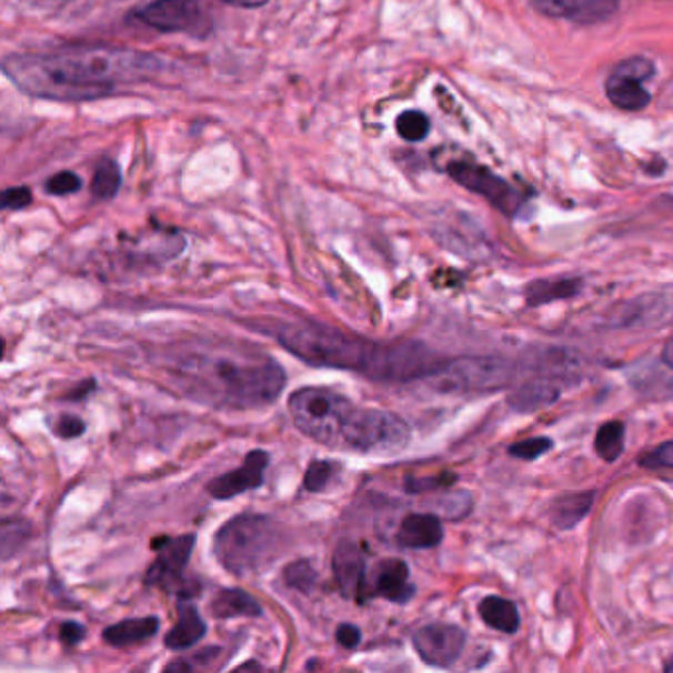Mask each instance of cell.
<instances>
[{"label":"cell","mask_w":673,"mask_h":673,"mask_svg":"<svg viewBox=\"0 0 673 673\" xmlns=\"http://www.w3.org/2000/svg\"><path fill=\"white\" fill-rule=\"evenodd\" d=\"M167 373L187 398L222 409L271 405L287 383L281 363L255 348L230 342H188L167 355Z\"/></svg>","instance_id":"cell-1"},{"label":"cell","mask_w":673,"mask_h":673,"mask_svg":"<svg viewBox=\"0 0 673 673\" xmlns=\"http://www.w3.org/2000/svg\"><path fill=\"white\" fill-rule=\"evenodd\" d=\"M151 53L109 46H73L48 53H12L2 60L4 76L28 96L53 101L107 98L121 83L159 70Z\"/></svg>","instance_id":"cell-2"},{"label":"cell","mask_w":673,"mask_h":673,"mask_svg":"<svg viewBox=\"0 0 673 673\" xmlns=\"http://www.w3.org/2000/svg\"><path fill=\"white\" fill-rule=\"evenodd\" d=\"M265 334L275 338L302 362L354 372L375 381L429 380L444 365V360L419 342L380 344L319 322H281L267 329Z\"/></svg>","instance_id":"cell-3"},{"label":"cell","mask_w":673,"mask_h":673,"mask_svg":"<svg viewBox=\"0 0 673 673\" xmlns=\"http://www.w3.org/2000/svg\"><path fill=\"white\" fill-rule=\"evenodd\" d=\"M294 425L312 441L360 454H398L411 441L401 416L383 409L355 408L354 401L329 388H304L289 398Z\"/></svg>","instance_id":"cell-4"},{"label":"cell","mask_w":673,"mask_h":673,"mask_svg":"<svg viewBox=\"0 0 673 673\" xmlns=\"http://www.w3.org/2000/svg\"><path fill=\"white\" fill-rule=\"evenodd\" d=\"M283 543V533L273 518L241 514L231 518L213 538V553L228 573L248 576L271 565Z\"/></svg>","instance_id":"cell-5"},{"label":"cell","mask_w":673,"mask_h":673,"mask_svg":"<svg viewBox=\"0 0 673 673\" xmlns=\"http://www.w3.org/2000/svg\"><path fill=\"white\" fill-rule=\"evenodd\" d=\"M514 378V365L496 358H464L444 362L429 380L451 391L496 390Z\"/></svg>","instance_id":"cell-6"},{"label":"cell","mask_w":673,"mask_h":673,"mask_svg":"<svg viewBox=\"0 0 673 673\" xmlns=\"http://www.w3.org/2000/svg\"><path fill=\"white\" fill-rule=\"evenodd\" d=\"M134 17L144 27L164 34L208 36L212 30V20L198 0H152L137 10Z\"/></svg>","instance_id":"cell-7"},{"label":"cell","mask_w":673,"mask_h":673,"mask_svg":"<svg viewBox=\"0 0 673 673\" xmlns=\"http://www.w3.org/2000/svg\"><path fill=\"white\" fill-rule=\"evenodd\" d=\"M446 170L454 182L486 198L490 204L505 215L514 218L522 210L523 195L510 182H505L504 178L496 177L484 167L472 162H451Z\"/></svg>","instance_id":"cell-8"},{"label":"cell","mask_w":673,"mask_h":673,"mask_svg":"<svg viewBox=\"0 0 673 673\" xmlns=\"http://www.w3.org/2000/svg\"><path fill=\"white\" fill-rule=\"evenodd\" d=\"M194 533H184L178 538H160L154 541V551L159 553L144 575V583L160 589H178L184 585V571L194 553Z\"/></svg>","instance_id":"cell-9"},{"label":"cell","mask_w":673,"mask_h":673,"mask_svg":"<svg viewBox=\"0 0 673 673\" xmlns=\"http://www.w3.org/2000/svg\"><path fill=\"white\" fill-rule=\"evenodd\" d=\"M654 76V66L644 58H630L619 63L606 81V96L622 111H640L650 103L644 81Z\"/></svg>","instance_id":"cell-10"},{"label":"cell","mask_w":673,"mask_h":673,"mask_svg":"<svg viewBox=\"0 0 673 673\" xmlns=\"http://www.w3.org/2000/svg\"><path fill=\"white\" fill-rule=\"evenodd\" d=\"M466 646V632L454 624H426L413 632V647L426 665L451 667Z\"/></svg>","instance_id":"cell-11"},{"label":"cell","mask_w":673,"mask_h":673,"mask_svg":"<svg viewBox=\"0 0 673 673\" xmlns=\"http://www.w3.org/2000/svg\"><path fill=\"white\" fill-rule=\"evenodd\" d=\"M332 569L336 576L338 589L342 591L345 599L363 603L368 594V565L362 548L354 541H340L332 555Z\"/></svg>","instance_id":"cell-12"},{"label":"cell","mask_w":673,"mask_h":673,"mask_svg":"<svg viewBox=\"0 0 673 673\" xmlns=\"http://www.w3.org/2000/svg\"><path fill=\"white\" fill-rule=\"evenodd\" d=\"M269 454L265 451H251L240 469L225 472L208 484V494L215 500H231L243 492L263 486Z\"/></svg>","instance_id":"cell-13"},{"label":"cell","mask_w":673,"mask_h":673,"mask_svg":"<svg viewBox=\"0 0 673 673\" xmlns=\"http://www.w3.org/2000/svg\"><path fill=\"white\" fill-rule=\"evenodd\" d=\"M409 576L411 573L403 559H383L368 579V594L381 596L390 603H409L415 594V585Z\"/></svg>","instance_id":"cell-14"},{"label":"cell","mask_w":673,"mask_h":673,"mask_svg":"<svg viewBox=\"0 0 673 673\" xmlns=\"http://www.w3.org/2000/svg\"><path fill=\"white\" fill-rule=\"evenodd\" d=\"M533 7L545 17L596 24L619 10V0H533Z\"/></svg>","instance_id":"cell-15"},{"label":"cell","mask_w":673,"mask_h":673,"mask_svg":"<svg viewBox=\"0 0 673 673\" xmlns=\"http://www.w3.org/2000/svg\"><path fill=\"white\" fill-rule=\"evenodd\" d=\"M443 538V523L439 515L409 514L399 525L395 541L403 550H433Z\"/></svg>","instance_id":"cell-16"},{"label":"cell","mask_w":673,"mask_h":673,"mask_svg":"<svg viewBox=\"0 0 673 673\" xmlns=\"http://www.w3.org/2000/svg\"><path fill=\"white\" fill-rule=\"evenodd\" d=\"M208 626L192 603L178 604V619L174 629L170 630L164 639V644L169 650L182 652L188 647L194 646L200 640L204 639Z\"/></svg>","instance_id":"cell-17"},{"label":"cell","mask_w":673,"mask_h":673,"mask_svg":"<svg viewBox=\"0 0 673 673\" xmlns=\"http://www.w3.org/2000/svg\"><path fill=\"white\" fill-rule=\"evenodd\" d=\"M594 496L596 494L589 490V492H573V494H563V496L555 498L550 508L551 523L561 532L573 530L591 512Z\"/></svg>","instance_id":"cell-18"},{"label":"cell","mask_w":673,"mask_h":673,"mask_svg":"<svg viewBox=\"0 0 673 673\" xmlns=\"http://www.w3.org/2000/svg\"><path fill=\"white\" fill-rule=\"evenodd\" d=\"M673 320V293L670 294H650L636 299L624 312L622 324H664Z\"/></svg>","instance_id":"cell-19"},{"label":"cell","mask_w":673,"mask_h":673,"mask_svg":"<svg viewBox=\"0 0 673 673\" xmlns=\"http://www.w3.org/2000/svg\"><path fill=\"white\" fill-rule=\"evenodd\" d=\"M561 391H563L561 385L553 383L551 378H543V373H540L538 378L525 381L518 390L512 391L510 403L518 411H538L551 405L561 395Z\"/></svg>","instance_id":"cell-20"},{"label":"cell","mask_w":673,"mask_h":673,"mask_svg":"<svg viewBox=\"0 0 673 673\" xmlns=\"http://www.w3.org/2000/svg\"><path fill=\"white\" fill-rule=\"evenodd\" d=\"M583 289V279L581 277H559V279H540L533 281L528 291H525V301L528 307H541L550 302L563 301V299H573L581 293Z\"/></svg>","instance_id":"cell-21"},{"label":"cell","mask_w":673,"mask_h":673,"mask_svg":"<svg viewBox=\"0 0 673 673\" xmlns=\"http://www.w3.org/2000/svg\"><path fill=\"white\" fill-rule=\"evenodd\" d=\"M159 629L160 621L157 616L127 619V621L117 622L113 626H107L103 630V640H106L109 646H133V644L147 642L152 636H157Z\"/></svg>","instance_id":"cell-22"},{"label":"cell","mask_w":673,"mask_h":673,"mask_svg":"<svg viewBox=\"0 0 673 673\" xmlns=\"http://www.w3.org/2000/svg\"><path fill=\"white\" fill-rule=\"evenodd\" d=\"M210 611L215 619H241V616L251 619L263 614L258 601L243 589H223L213 596Z\"/></svg>","instance_id":"cell-23"},{"label":"cell","mask_w":673,"mask_h":673,"mask_svg":"<svg viewBox=\"0 0 673 673\" xmlns=\"http://www.w3.org/2000/svg\"><path fill=\"white\" fill-rule=\"evenodd\" d=\"M480 619L486 622L490 629L504 632V634H514L520 629V611L512 601L502 599V596H486L479 604Z\"/></svg>","instance_id":"cell-24"},{"label":"cell","mask_w":673,"mask_h":673,"mask_svg":"<svg viewBox=\"0 0 673 673\" xmlns=\"http://www.w3.org/2000/svg\"><path fill=\"white\" fill-rule=\"evenodd\" d=\"M626 426L621 421L604 423L594 436V451L604 462H616L624 452Z\"/></svg>","instance_id":"cell-25"},{"label":"cell","mask_w":673,"mask_h":673,"mask_svg":"<svg viewBox=\"0 0 673 673\" xmlns=\"http://www.w3.org/2000/svg\"><path fill=\"white\" fill-rule=\"evenodd\" d=\"M121 187V169L115 160H101L91 180V194L98 200H111L115 198Z\"/></svg>","instance_id":"cell-26"},{"label":"cell","mask_w":673,"mask_h":673,"mask_svg":"<svg viewBox=\"0 0 673 673\" xmlns=\"http://www.w3.org/2000/svg\"><path fill=\"white\" fill-rule=\"evenodd\" d=\"M395 127H398V133L401 139H405L409 142H419L423 141L426 134H429L431 121L421 111H405V113H401L398 117Z\"/></svg>","instance_id":"cell-27"},{"label":"cell","mask_w":673,"mask_h":673,"mask_svg":"<svg viewBox=\"0 0 673 673\" xmlns=\"http://www.w3.org/2000/svg\"><path fill=\"white\" fill-rule=\"evenodd\" d=\"M340 472V464L332 461H314L304 474V488L309 492H322L332 484V480Z\"/></svg>","instance_id":"cell-28"},{"label":"cell","mask_w":673,"mask_h":673,"mask_svg":"<svg viewBox=\"0 0 673 673\" xmlns=\"http://www.w3.org/2000/svg\"><path fill=\"white\" fill-rule=\"evenodd\" d=\"M284 583L294 589V591H301V593H311L312 586L317 585V571L312 569L309 561H293L289 567L284 569Z\"/></svg>","instance_id":"cell-29"},{"label":"cell","mask_w":673,"mask_h":673,"mask_svg":"<svg viewBox=\"0 0 673 673\" xmlns=\"http://www.w3.org/2000/svg\"><path fill=\"white\" fill-rule=\"evenodd\" d=\"M551 449H553V441L550 436H533V439H525V441L512 444L510 454L520 461H538Z\"/></svg>","instance_id":"cell-30"},{"label":"cell","mask_w":673,"mask_h":673,"mask_svg":"<svg viewBox=\"0 0 673 673\" xmlns=\"http://www.w3.org/2000/svg\"><path fill=\"white\" fill-rule=\"evenodd\" d=\"M30 535V525L24 522H7L2 523V559H10L18 545H22Z\"/></svg>","instance_id":"cell-31"},{"label":"cell","mask_w":673,"mask_h":673,"mask_svg":"<svg viewBox=\"0 0 673 673\" xmlns=\"http://www.w3.org/2000/svg\"><path fill=\"white\" fill-rule=\"evenodd\" d=\"M639 464L647 470H673V441L657 444L656 449L642 454Z\"/></svg>","instance_id":"cell-32"},{"label":"cell","mask_w":673,"mask_h":673,"mask_svg":"<svg viewBox=\"0 0 673 673\" xmlns=\"http://www.w3.org/2000/svg\"><path fill=\"white\" fill-rule=\"evenodd\" d=\"M80 188L81 180L73 172H58L46 182V192L52 195L76 194Z\"/></svg>","instance_id":"cell-33"},{"label":"cell","mask_w":673,"mask_h":673,"mask_svg":"<svg viewBox=\"0 0 673 673\" xmlns=\"http://www.w3.org/2000/svg\"><path fill=\"white\" fill-rule=\"evenodd\" d=\"M86 421L78 415H71V413H63L58 416V421L53 423V433L58 434L60 439H78L81 434L86 433Z\"/></svg>","instance_id":"cell-34"},{"label":"cell","mask_w":673,"mask_h":673,"mask_svg":"<svg viewBox=\"0 0 673 673\" xmlns=\"http://www.w3.org/2000/svg\"><path fill=\"white\" fill-rule=\"evenodd\" d=\"M470 508H472V498H470L469 492H456V494L443 498V502H441L443 514L446 518H452V520L464 518L469 514Z\"/></svg>","instance_id":"cell-35"},{"label":"cell","mask_w":673,"mask_h":673,"mask_svg":"<svg viewBox=\"0 0 673 673\" xmlns=\"http://www.w3.org/2000/svg\"><path fill=\"white\" fill-rule=\"evenodd\" d=\"M456 476L451 472H444L439 476H431V479H408V492L413 494H421V492H429V490H436V488L451 486V482H454Z\"/></svg>","instance_id":"cell-36"},{"label":"cell","mask_w":673,"mask_h":673,"mask_svg":"<svg viewBox=\"0 0 673 673\" xmlns=\"http://www.w3.org/2000/svg\"><path fill=\"white\" fill-rule=\"evenodd\" d=\"M32 202V192L28 188H9L2 192V208L4 210H22Z\"/></svg>","instance_id":"cell-37"},{"label":"cell","mask_w":673,"mask_h":673,"mask_svg":"<svg viewBox=\"0 0 673 673\" xmlns=\"http://www.w3.org/2000/svg\"><path fill=\"white\" fill-rule=\"evenodd\" d=\"M336 640L340 646L352 650V647L360 646L362 630L354 626V624H340L336 630Z\"/></svg>","instance_id":"cell-38"},{"label":"cell","mask_w":673,"mask_h":673,"mask_svg":"<svg viewBox=\"0 0 673 673\" xmlns=\"http://www.w3.org/2000/svg\"><path fill=\"white\" fill-rule=\"evenodd\" d=\"M86 634H88V630L80 622H63L62 629H60V639L68 646H78L86 639Z\"/></svg>","instance_id":"cell-39"},{"label":"cell","mask_w":673,"mask_h":673,"mask_svg":"<svg viewBox=\"0 0 673 673\" xmlns=\"http://www.w3.org/2000/svg\"><path fill=\"white\" fill-rule=\"evenodd\" d=\"M18 4L27 7L30 10H40V12H56V10L68 7L71 2H78V0H17Z\"/></svg>","instance_id":"cell-40"},{"label":"cell","mask_w":673,"mask_h":673,"mask_svg":"<svg viewBox=\"0 0 673 673\" xmlns=\"http://www.w3.org/2000/svg\"><path fill=\"white\" fill-rule=\"evenodd\" d=\"M96 385H98V383H96V380H86L83 381V383H80L78 388H73V391H71V393H68V395H66V399H70V401L86 399L88 398L89 393H93V391H96Z\"/></svg>","instance_id":"cell-41"},{"label":"cell","mask_w":673,"mask_h":673,"mask_svg":"<svg viewBox=\"0 0 673 673\" xmlns=\"http://www.w3.org/2000/svg\"><path fill=\"white\" fill-rule=\"evenodd\" d=\"M222 2L231 4V7H240V9H258V7L267 4L269 0H222Z\"/></svg>","instance_id":"cell-42"},{"label":"cell","mask_w":673,"mask_h":673,"mask_svg":"<svg viewBox=\"0 0 673 673\" xmlns=\"http://www.w3.org/2000/svg\"><path fill=\"white\" fill-rule=\"evenodd\" d=\"M662 362L673 370V338L664 345V350H662Z\"/></svg>","instance_id":"cell-43"},{"label":"cell","mask_w":673,"mask_h":673,"mask_svg":"<svg viewBox=\"0 0 673 673\" xmlns=\"http://www.w3.org/2000/svg\"><path fill=\"white\" fill-rule=\"evenodd\" d=\"M664 670L667 673H673V657H672V660H670V662H667V664H665Z\"/></svg>","instance_id":"cell-44"}]
</instances>
